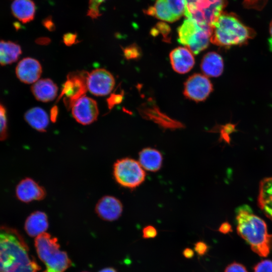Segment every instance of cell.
Returning <instances> with one entry per match:
<instances>
[{
	"label": "cell",
	"instance_id": "cell-22",
	"mask_svg": "<svg viewBox=\"0 0 272 272\" xmlns=\"http://www.w3.org/2000/svg\"><path fill=\"white\" fill-rule=\"evenodd\" d=\"M24 119L32 128L40 132L45 131L49 124L47 113L39 107L27 110L24 114Z\"/></svg>",
	"mask_w": 272,
	"mask_h": 272
},
{
	"label": "cell",
	"instance_id": "cell-40",
	"mask_svg": "<svg viewBox=\"0 0 272 272\" xmlns=\"http://www.w3.org/2000/svg\"><path fill=\"white\" fill-rule=\"evenodd\" d=\"M99 272H117L112 267H106L100 270Z\"/></svg>",
	"mask_w": 272,
	"mask_h": 272
},
{
	"label": "cell",
	"instance_id": "cell-41",
	"mask_svg": "<svg viewBox=\"0 0 272 272\" xmlns=\"http://www.w3.org/2000/svg\"><path fill=\"white\" fill-rule=\"evenodd\" d=\"M269 30L270 35L271 36V37L272 38V20L270 22V25H269Z\"/></svg>",
	"mask_w": 272,
	"mask_h": 272
},
{
	"label": "cell",
	"instance_id": "cell-11",
	"mask_svg": "<svg viewBox=\"0 0 272 272\" xmlns=\"http://www.w3.org/2000/svg\"><path fill=\"white\" fill-rule=\"evenodd\" d=\"M71 109L75 119L83 125H88L94 122L97 119L99 115L96 101L86 96L78 99Z\"/></svg>",
	"mask_w": 272,
	"mask_h": 272
},
{
	"label": "cell",
	"instance_id": "cell-32",
	"mask_svg": "<svg viewBox=\"0 0 272 272\" xmlns=\"http://www.w3.org/2000/svg\"><path fill=\"white\" fill-rule=\"evenodd\" d=\"M158 232L157 229L152 225H148L143 229V237L144 239L155 238Z\"/></svg>",
	"mask_w": 272,
	"mask_h": 272
},
{
	"label": "cell",
	"instance_id": "cell-28",
	"mask_svg": "<svg viewBox=\"0 0 272 272\" xmlns=\"http://www.w3.org/2000/svg\"><path fill=\"white\" fill-rule=\"evenodd\" d=\"M253 270L254 272H272V261L261 260L254 266Z\"/></svg>",
	"mask_w": 272,
	"mask_h": 272
},
{
	"label": "cell",
	"instance_id": "cell-17",
	"mask_svg": "<svg viewBox=\"0 0 272 272\" xmlns=\"http://www.w3.org/2000/svg\"><path fill=\"white\" fill-rule=\"evenodd\" d=\"M48 227L47 216L41 211L31 213L26 219L24 225V229L27 234L33 237L45 232Z\"/></svg>",
	"mask_w": 272,
	"mask_h": 272
},
{
	"label": "cell",
	"instance_id": "cell-36",
	"mask_svg": "<svg viewBox=\"0 0 272 272\" xmlns=\"http://www.w3.org/2000/svg\"><path fill=\"white\" fill-rule=\"evenodd\" d=\"M44 26L49 31L55 29V25L50 18H47L43 21Z\"/></svg>",
	"mask_w": 272,
	"mask_h": 272
},
{
	"label": "cell",
	"instance_id": "cell-2",
	"mask_svg": "<svg viewBox=\"0 0 272 272\" xmlns=\"http://www.w3.org/2000/svg\"><path fill=\"white\" fill-rule=\"evenodd\" d=\"M236 215L238 235L259 256H267L272 248V235L268 233L265 222L247 205L237 208Z\"/></svg>",
	"mask_w": 272,
	"mask_h": 272
},
{
	"label": "cell",
	"instance_id": "cell-16",
	"mask_svg": "<svg viewBox=\"0 0 272 272\" xmlns=\"http://www.w3.org/2000/svg\"><path fill=\"white\" fill-rule=\"evenodd\" d=\"M31 90L37 100L47 102L55 98L57 95L58 88L51 79H43L34 83Z\"/></svg>",
	"mask_w": 272,
	"mask_h": 272
},
{
	"label": "cell",
	"instance_id": "cell-21",
	"mask_svg": "<svg viewBox=\"0 0 272 272\" xmlns=\"http://www.w3.org/2000/svg\"><path fill=\"white\" fill-rule=\"evenodd\" d=\"M11 10L15 18L27 23L34 19L36 6L32 0H14L11 5Z\"/></svg>",
	"mask_w": 272,
	"mask_h": 272
},
{
	"label": "cell",
	"instance_id": "cell-12",
	"mask_svg": "<svg viewBox=\"0 0 272 272\" xmlns=\"http://www.w3.org/2000/svg\"><path fill=\"white\" fill-rule=\"evenodd\" d=\"M17 198L25 203L43 199L46 196L45 189L31 178H25L17 184L15 190Z\"/></svg>",
	"mask_w": 272,
	"mask_h": 272
},
{
	"label": "cell",
	"instance_id": "cell-37",
	"mask_svg": "<svg viewBox=\"0 0 272 272\" xmlns=\"http://www.w3.org/2000/svg\"><path fill=\"white\" fill-rule=\"evenodd\" d=\"M58 114V108L56 105L53 106L50 110V119L52 122H55L57 118Z\"/></svg>",
	"mask_w": 272,
	"mask_h": 272
},
{
	"label": "cell",
	"instance_id": "cell-4",
	"mask_svg": "<svg viewBox=\"0 0 272 272\" xmlns=\"http://www.w3.org/2000/svg\"><path fill=\"white\" fill-rule=\"evenodd\" d=\"M35 246L39 259L44 263L43 272H65L72 265L67 253L60 249L56 237L44 232L35 239Z\"/></svg>",
	"mask_w": 272,
	"mask_h": 272
},
{
	"label": "cell",
	"instance_id": "cell-7",
	"mask_svg": "<svg viewBox=\"0 0 272 272\" xmlns=\"http://www.w3.org/2000/svg\"><path fill=\"white\" fill-rule=\"evenodd\" d=\"M116 181L121 186L135 188L144 182L146 174L139 162L130 158L117 160L113 167Z\"/></svg>",
	"mask_w": 272,
	"mask_h": 272
},
{
	"label": "cell",
	"instance_id": "cell-39",
	"mask_svg": "<svg viewBox=\"0 0 272 272\" xmlns=\"http://www.w3.org/2000/svg\"><path fill=\"white\" fill-rule=\"evenodd\" d=\"M36 42L39 44L47 45L50 43V39L49 38L42 37L38 38Z\"/></svg>",
	"mask_w": 272,
	"mask_h": 272
},
{
	"label": "cell",
	"instance_id": "cell-26",
	"mask_svg": "<svg viewBox=\"0 0 272 272\" xmlns=\"http://www.w3.org/2000/svg\"><path fill=\"white\" fill-rule=\"evenodd\" d=\"M106 0H89L87 15L92 19L99 18L101 15L99 7Z\"/></svg>",
	"mask_w": 272,
	"mask_h": 272
},
{
	"label": "cell",
	"instance_id": "cell-18",
	"mask_svg": "<svg viewBox=\"0 0 272 272\" xmlns=\"http://www.w3.org/2000/svg\"><path fill=\"white\" fill-rule=\"evenodd\" d=\"M257 202L265 215L272 221V177L260 181Z\"/></svg>",
	"mask_w": 272,
	"mask_h": 272
},
{
	"label": "cell",
	"instance_id": "cell-29",
	"mask_svg": "<svg viewBox=\"0 0 272 272\" xmlns=\"http://www.w3.org/2000/svg\"><path fill=\"white\" fill-rule=\"evenodd\" d=\"M123 94L122 92L119 94L113 93L107 99V104L109 110L112 109L115 105L120 103L123 99Z\"/></svg>",
	"mask_w": 272,
	"mask_h": 272
},
{
	"label": "cell",
	"instance_id": "cell-24",
	"mask_svg": "<svg viewBox=\"0 0 272 272\" xmlns=\"http://www.w3.org/2000/svg\"><path fill=\"white\" fill-rule=\"evenodd\" d=\"M165 1L176 20L184 15L185 0H165Z\"/></svg>",
	"mask_w": 272,
	"mask_h": 272
},
{
	"label": "cell",
	"instance_id": "cell-30",
	"mask_svg": "<svg viewBox=\"0 0 272 272\" xmlns=\"http://www.w3.org/2000/svg\"><path fill=\"white\" fill-rule=\"evenodd\" d=\"M235 125L232 124H228L224 126L221 131L220 140H223L229 144L230 142L229 134L235 131Z\"/></svg>",
	"mask_w": 272,
	"mask_h": 272
},
{
	"label": "cell",
	"instance_id": "cell-35",
	"mask_svg": "<svg viewBox=\"0 0 272 272\" xmlns=\"http://www.w3.org/2000/svg\"><path fill=\"white\" fill-rule=\"evenodd\" d=\"M219 231L223 234H227L232 231L231 225L226 222L222 223L219 228Z\"/></svg>",
	"mask_w": 272,
	"mask_h": 272
},
{
	"label": "cell",
	"instance_id": "cell-31",
	"mask_svg": "<svg viewBox=\"0 0 272 272\" xmlns=\"http://www.w3.org/2000/svg\"><path fill=\"white\" fill-rule=\"evenodd\" d=\"M194 249L199 256H202L208 252L209 247L205 242L199 241L194 244Z\"/></svg>",
	"mask_w": 272,
	"mask_h": 272
},
{
	"label": "cell",
	"instance_id": "cell-1",
	"mask_svg": "<svg viewBox=\"0 0 272 272\" xmlns=\"http://www.w3.org/2000/svg\"><path fill=\"white\" fill-rule=\"evenodd\" d=\"M40 269L20 233L0 226V272H38Z\"/></svg>",
	"mask_w": 272,
	"mask_h": 272
},
{
	"label": "cell",
	"instance_id": "cell-6",
	"mask_svg": "<svg viewBox=\"0 0 272 272\" xmlns=\"http://www.w3.org/2000/svg\"><path fill=\"white\" fill-rule=\"evenodd\" d=\"M185 16L212 29L227 0H185Z\"/></svg>",
	"mask_w": 272,
	"mask_h": 272
},
{
	"label": "cell",
	"instance_id": "cell-15",
	"mask_svg": "<svg viewBox=\"0 0 272 272\" xmlns=\"http://www.w3.org/2000/svg\"><path fill=\"white\" fill-rule=\"evenodd\" d=\"M169 57L173 69L181 74L189 72L195 63L192 53L186 47L175 48L171 51Z\"/></svg>",
	"mask_w": 272,
	"mask_h": 272
},
{
	"label": "cell",
	"instance_id": "cell-5",
	"mask_svg": "<svg viewBox=\"0 0 272 272\" xmlns=\"http://www.w3.org/2000/svg\"><path fill=\"white\" fill-rule=\"evenodd\" d=\"M212 29L187 18L177 29L178 41L191 52L197 54L209 46Z\"/></svg>",
	"mask_w": 272,
	"mask_h": 272
},
{
	"label": "cell",
	"instance_id": "cell-3",
	"mask_svg": "<svg viewBox=\"0 0 272 272\" xmlns=\"http://www.w3.org/2000/svg\"><path fill=\"white\" fill-rule=\"evenodd\" d=\"M255 34L235 14L223 12L213 25L210 41L222 47L242 45Z\"/></svg>",
	"mask_w": 272,
	"mask_h": 272
},
{
	"label": "cell",
	"instance_id": "cell-27",
	"mask_svg": "<svg viewBox=\"0 0 272 272\" xmlns=\"http://www.w3.org/2000/svg\"><path fill=\"white\" fill-rule=\"evenodd\" d=\"M140 52L139 48L134 44L123 48L124 56L127 59L138 58L140 54Z\"/></svg>",
	"mask_w": 272,
	"mask_h": 272
},
{
	"label": "cell",
	"instance_id": "cell-10",
	"mask_svg": "<svg viewBox=\"0 0 272 272\" xmlns=\"http://www.w3.org/2000/svg\"><path fill=\"white\" fill-rule=\"evenodd\" d=\"M115 80L113 75L104 69H97L88 74L87 88L92 94L102 96L109 94L113 90Z\"/></svg>",
	"mask_w": 272,
	"mask_h": 272
},
{
	"label": "cell",
	"instance_id": "cell-23",
	"mask_svg": "<svg viewBox=\"0 0 272 272\" xmlns=\"http://www.w3.org/2000/svg\"><path fill=\"white\" fill-rule=\"evenodd\" d=\"M21 54L22 49L18 43L0 39V66L16 62Z\"/></svg>",
	"mask_w": 272,
	"mask_h": 272
},
{
	"label": "cell",
	"instance_id": "cell-25",
	"mask_svg": "<svg viewBox=\"0 0 272 272\" xmlns=\"http://www.w3.org/2000/svg\"><path fill=\"white\" fill-rule=\"evenodd\" d=\"M8 136L7 111L0 102V141L5 140Z\"/></svg>",
	"mask_w": 272,
	"mask_h": 272
},
{
	"label": "cell",
	"instance_id": "cell-9",
	"mask_svg": "<svg viewBox=\"0 0 272 272\" xmlns=\"http://www.w3.org/2000/svg\"><path fill=\"white\" fill-rule=\"evenodd\" d=\"M213 91V85L205 75L195 74L190 76L184 85V96L191 100H205Z\"/></svg>",
	"mask_w": 272,
	"mask_h": 272
},
{
	"label": "cell",
	"instance_id": "cell-38",
	"mask_svg": "<svg viewBox=\"0 0 272 272\" xmlns=\"http://www.w3.org/2000/svg\"><path fill=\"white\" fill-rule=\"evenodd\" d=\"M183 255L186 258L190 259L193 257L194 251L190 248H185L182 252Z\"/></svg>",
	"mask_w": 272,
	"mask_h": 272
},
{
	"label": "cell",
	"instance_id": "cell-19",
	"mask_svg": "<svg viewBox=\"0 0 272 272\" xmlns=\"http://www.w3.org/2000/svg\"><path fill=\"white\" fill-rule=\"evenodd\" d=\"M200 69L207 76L219 77L223 72V59L218 53L209 52L203 56L201 61Z\"/></svg>",
	"mask_w": 272,
	"mask_h": 272
},
{
	"label": "cell",
	"instance_id": "cell-13",
	"mask_svg": "<svg viewBox=\"0 0 272 272\" xmlns=\"http://www.w3.org/2000/svg\"><path fill=\"white\" fill-rule=\"evenodd\" d=\"M42 74V67L36 59L25 57L21 59L16 67V74L18 79L25 84L37 82Z\"/></svg>",
	"mask_w": 272,
	"mask_h": 272
},
{
	"label": "cell",
	"instance_id": "cell-8",
	"mask_svg": "<svg viewBox=\"0 0 272 272\" xmlns=\"http://www.w3.org/2000/svg\"><path fill=\"white\" fill-rule=\"evenodd\" d=\"M89 73L79 71L70 73L66 80L62 85L60 93L57 101L63 97L66 108L69 110L80 98L85 96L88 90L87 78Z\"/></svg>",
	"mask_w": 272,
	"mask_h": 272
},
{
	"label": "cell",
	"instance_id": "cell-33",
	"mask_svg": "<svg viewBox=\"0 0 272 272\" xmlns=\"http://www.w3.org/2000/svg\"><path fill=\"white\" fill-rule=\"evenodd\" d=\"M224 272H248V271L242 264L234 262L229 264Z\"/></svg>",
	"mask_w": 272,
	"mask_h": 272
},
{
	"label": "cell",
	"instance_id": "cell-14",
	"mask_svg": "<svg viewBox=\"0 0 272 272\" xmlns=\"http://www.w3.org/2000/svg\"><path fill=\"white\" fill-rule=\"evenodd\" d=\"M123 206L116 197L106 195L100 198L95 207V211L102 219L108 221H115L121 216Z\"/></svg>",
	"mask_w": 272,
	"mask_h": 272
},
{
	"label": "cell",
	"instance_id": "cell-20",
	"mask_svg": "<svg viewBox=\"0 0 272 272\" xmlns=\"http://www.w3.org/2000/svg\"><path fill=\"white\" fill-rule=\"evenodd\" d=\"M139 155V162L144 170L156 172L161 168L163 156L158 150L146 148L142 150Z\"/></svg>",
	"mask_w": 272,
	"mask_h": 272
},
{
	"label": "cell",
	"instance_id": "cell-34",
	"mask_svg": "<svg viewBox=\"0 0 272 272\" xmlns=\"http://www.w3.org/2000/svg\"><path fill=\"white\" fill-rule=\"evenodd\" d=\"M63 42L67 46H70L78 42L77 34L67 33L63 36Z\"/></svg>",
	"mask_w": 272,
	"mask_h": 272
}]
</instances>
